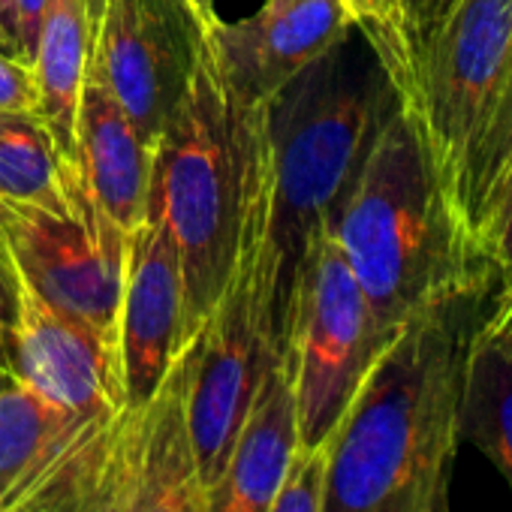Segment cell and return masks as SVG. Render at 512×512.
<instances>
[{
    "label": "cell",
    "instance_id": "cell-9",
    "mask_svg": "<svg viewBox=\"0 0 512 512\" xmlns=\"http://www.w3.org/2000/svg\"><path fill=\"white\" fill-rule=\"evenodd\" d=\"M509 55L512 0H455L413 61L407 106L425 124L449 193Z\"/></svg>",
    "mask_w": 512,
    "mask_h": 512
},
{
    "label": "cell",
    "instance_id": "cell-15",
    "mask_svg": "<svg viewBox=\"0 0 512 512\" xmlns=\"http://www.w3.org/2000/svg\"><path fill=\"white\" fill-rule=\"evenodd\" d=\"M299 452L290 368L278 362L260 383L220 476L205 488V512H269Z\"/></svg>",
    "mask_w": 512,
    "mask_h": 512
},
{
    "label": "cell",
    "instance_id": "cell-20",
    "mask_svg": "<svg viewBox=\"0 0 512 512\" xmlns=\"http://www.w3.org/2000/svg\"><path fill=\"white\" fill-rule=\"evenodd\" d=\"M512 163V55L500 73L497 91L488 103V112L473 133L455 184H452V199L458 205L461 220L467 223L470 235H476V226L494 199L506 169ZM476 241V238H473Z\"/></svg>",
    "mask_w": 512,
    "mask_h": 512
},
{
    "label": "cell",
    "instance_id": "cell-32",
    "mask_svg": "<svg viewBox=\"0 0 512 512\" xmlns=\"http://www.w3.org/2000/svg\"><path fill=\"white\" fill-rule=\"evenodd\" d=\"M13 377H16V374H13V371H10L7 365H0V389H4V386H7V383L13 380Z\"/></svg>",
    "mask_w": 512,
    "mask_h": 512
},
{
    "label": "cell",
    "instance_id": "cell-4",
    "mask_svg": "<svg viewBox=\"0 0 512 512\" xmlns=\"http://www.w3.org/2000/svg\"><path fill=\"white\" fill-rule=\"evenodd\" d=\"M266 142L269 106L235 103L202 46L196 73L154 145L148 190V211L166 220L178 247L184 344L196 338L229 281Z\"/></svg>",
    "mask_w": 512,
    "mask_h": 512
},
{
    "label": "cell",
    "instance_id": "cell-29",
    "mask_svg": "<svg viewBox=\"0 0 512 512\" xmlns=\"http://www.w3.org/2000/svg\"><path fill=\"white\" fill-rule=\"evenodd\" d=\"M0 49L22 61V43H19V7L16 0H0Z\"/></svg>",
    "mask_w": 512,
    "mask_h": 512
},
{
    "label": "cell",
    "instance_id": "cell-25",
    "mask_svg": "<svg viewBox=\"0 0 512 512\" xmlns=\"http://www.w3.org/2000/svg\"><path fill=\"white\" fill-rule=\"evenodd\" d=\"M0 109H34L37 112L34 70L7 52H0Z\"/></svg>",
    "mask_w": 512,
    "mask_h": 512
},
{
    "label": "cell",
    "instance_id": "cell-10",
    "mask_svg": "<svg viewBox=\"0 0 512 512\" xmlns=\"http://www.w3.org/2000/svg\"><path fill=\"white\" fill-rule=\"evenodd\" d=\"M356 28L344 0H266L247 19L205 28V46L223 88L241 106L272 100Z\"/></svg>",
    "mask_w": 512,
    "mask_h": 512
},
{
    "label": "cell",
    "instance_id": "cell-13",
    "mask_svg": "<svg viewBox=\"0 0 512 512\" xmlns=\"http://www.w3.org/2000/svg\"><path fill=\"white\" fill-rule=\"evenodd\" d=\"M190 368L193 341L172 362L154 398L124 413L127 512H205V488L187 428Z\"/></svg>",
    "mask_w": 512,
    "mask_h": 512
},
{
    "label": "cell",
    "instance_id": "cell-23",
    "mask_svg": "<svg viewBox=\"0 0 512 512\" xmlns=\"http://www.w3.org/2000/svg\"><path fill=\"white\" fill-rule=\"evenodd\" d=\"M323 476H326V443L317 449H302L269 512H320Z\"/></svg>",
    "mask_w": 512,
    "mask_h": 512
},
{
    "label": "cell",
    "instance_id": "cell-5",
    "mask_svg": "<svg viewBox=\"0 0 512 512\" xmlns=\"http://www.w3.org/2000/svg\"><path fill=\"white\" fill-rule=\"evenodd\" d=\"M269 208L272 133L256 169L229 281L193 338L187 428L202 488L220 476L260 383L272 365L284 362L278 356L269 317Z\"/></svg>",
    "mask_w": 512,
    "mask_h": 512
},
{
    "label": "cell",
    "instance_id": "cell-2",
    "mask_svg": "<svg viewBox=\"0 0 512 512\" xmlns=\"http://www.w3.org/2000/svg\"><path fill=\"white\" fill-rule=\"evenodd\" d=\"M500 278L416 311L380 350L326 440L320 512H377L398 491L449 476L470 338Z\"/></svg>",
    "mask_w": 512,
    "mask_h": 512
},
{
    "label": "cell",
    "instance_id": "cell-21",
    "mask_svg": "<svg viewBox=\"0 0 512 512\" xmlns=\"http://www.w3.org/2000/svg\"><path fill=\"white\" fill-rule=\"evenodd\" d=\"M356 28L368 37L374 52L380 55L386 73L392 76L401 103L413 97V58L407 43L404 0H344Z\"/></svg>",
    "mask_w": 512,
    "mask_h": 512
},
{
    "label": "cell",
    "instance_id": "cell-34",
    "mask_svg": "<svg viewBox=\"0 0 512 512\" xmlns=\"http://www.w3.org/2000/svg\"><path fill=\"white\" fill-rule=\"evenodd\" d=\"M0 52H4V49H0Z\"/></svg>",
    "mask_w": 512,
    "mask_h": 512
},
{
    "label": "cell",
    "instance_id": "cell-27",
    "mask_svg": "<svg viewBox=\"0 0 512 512\" xmlns=\"http://www.w3.org/2000/svg\"><path fill=\"white\" fill-rule=\"evenodd\" d=\"M446 494H449V476H437L398 491L377 512H437L449 500Z\"/></svg>",
    "mask_w": 512,
    "mask_h": 512
},
{
    "label": "cell",
    "instance_id": "cell-18",
    "mask_svg": "<svg viewBox=\"0 0 512 512\" xmlns=\"http://www.w3.org/2000/svg\"><path fill=\"white\" fill-rule=\"evenodd\" d=\"M85 422L88 416L58 407L19 377L0 389V512L43 476Z\"/></svg>",
    "mask_w": 512,
    "mask_h": 512
},
{
    "label": "cell",
    "instance_id": "cell-8",
    "mask_svg": "<svg viewBox=\"0 0 512 512\" xmlns=\"http://www.w3.org/2000/svg\"><path fill=\"white\" fill-rule=\"evenodd\" d=\"M88 16V76L154 148L196 73L205 22L193 0H88Z\"/></svg>",
    "mask_w": 512,
    "mask_h": 512
},
{
    "label": "cell",
    "instance_id": "cell-14",
    "mask_svg": "<svg viewBox=\"0 0 512 512\" xmlns=\"http://www.w3.org/2000/svg\"><path fill=\"white\" fill-rule=\"evenodd\" d=\"M76 169L97 211L124 235L145 220L154 148L94 76H85L79 97Z\"/></svg>",
    "mask_w": 512,
    "mask_h": 512
},
{
    "label": "cell",
    "instance_id": "cell-7",
    "mask_svg": "<svg viewBox=\"0 0 512 512\" xmlns=\"http://www.w3.org/2000/svg\"><path fill=\"white\" fill-rule=\"evenodd\" d=\"M386 344L341 244L326 235L287 350L302 449L332 437Z\"/></svg>",
    "mask_w": 512,
    "mask_h": 512
},
{
    "label": "cell",
    "instance_id": "cell-19",
    "mask_svg": "<svg viewBox=\"0 0 512 512\" xmlns=\"http://www.w3.org/2000/svg\"><path fill=\"white\" fill-rule=\"evenodd\" d=\"M70 172L34 109H0V199L70 211Z\"/></svg>",
    "mask_w": 512,
    "mask_h": 512
},
{
    "label": "cell",
    "instance_id": "cell-11",
    "mask_svg": "<svg viewBox=\"0 0 512 512\" xmlns=\"http://www.w3.org/2000/svg\"><path fill=\"white\" fill-rule=\"evenodd\" d=\"M184 281L175 238L157 211L127 235L121 293L124 410L145 407L184 350Z\"/></svg>",
    "mask_w": 512,
    "mask_h": 512
},
{
    "label": "cell",
    "instance_id": "cell-12",
    "mask_svg": "<svg viewBox=\"0 0 512 512\" xmlns=\"http://www.w3.org/2000/svg\"><path fill=\"white\" fill-rule=\"evenodd\" d=\"M10 368L31 389L76 416L124 413L118 347L91 326L46 305L28 284H22L19 296Z\"/></svg>",
    "mask_w": 512,
    "mask_h": 512
},
{
    "label": "cell",
    "instance_id": "cell-6",
    "mask_svg": "<svg viewBox=\"0 0 512 512\" xmlns=\"http://www.w3.org/2000/svg\"><path fill=\"white\" fill-rule=\"evenodd\" d=\"M0 241L22 284L121 353L127 235L97 211L76 166L70 172V211L0 199Z\"/></svg>",
    "mask_w": 512,
    "mask_h": 512
},
{
    "label": "cell",
    "instance_id": "cell-22",
    "mask_svg": "<svg viewBox=\"0 0 512 512\" xmlns=\"http://www.w3.org/2000/svg\"><path fill=\"white\" fill-rule=\"evenodd\" d=\"M476 244L488 256V263L494 266L500 287L512 290V163L488 202L479 226H476Z\"/></svg>",
    "mask_w": 512,
    "mask_h": 512
},
{
    "label": "cell",
    "instance_id": "cell-3",
    "mask_svg": "<svg viewBox=\"0 0 512 512\" xmlns=\"http://www.w3.org/2000/svg\"><path fill=\"white\" fill-rule=\"evenodd\" d=\"M329 235L386 341L425 305L497 278L458 214L419 112L407 103L377 133Z\"/></svg>",
    "mask_w": 512,
    "mask_h": 512
},
{
    "label": "cell",
    "instance_id": "cell-33",
    "mask_svg": "<svg viewBox=\"0 0 512 512\" xmlns=\"http://www.w3.org/2000/svg\"><path fill=\"white\" fill-rule=\"evenodd\" d=\"M437 512H452V509H449V500H446V503H443V506H440Z\"/></svg>",
    "mask_w": 512,
    "mask_h": 512
},
{
    "label": "cell",
    "instance_id": "cell-28",
    "mask_svg": "<svg viewBox=\"0 0 512 512\" xmlns=\"http://www.w3.org/2000/svg\"><path fill=\"white\" fill-rule=\"evenodd\" d=\"M52 0H16L19 7V43H22V64L31 67L34 61V49H37V37L46 19Z\"/></svg>",
    "mask_w": 512,
    "mask_h": 512
},
{
    "label": "cell",
    "instance_id": "cell-26",
    "mask_svg": "<svg viewBox=\"0 0 512 512\" xmlns=\"http://www.w3.org/2000/svg\"><path fill=\"white\" fill-rule=\"evenodd\" d=\"M455 0H404V22H407V43H410V58L422 52V46L431 40L443 16Z\"/></svg>",
    "mask_w": 512,
    "mask_h": 512
},
{
    "label": "cell",
    "instance_id": "cell-1",
    "mask_svg": "<svg viewBox=\"0 0 512 512\" xmlns=\"http://www.w3.org/2000/svg\"><path fill=\"white\" fill-rule=\"evenodd\" d=\"M401 94L368 37L347 40L305 67L269 106V317L287 362L302 296L323 238Z\"/></svg>",
    "mask_w": 512,
    "mask_h": 512
},
{
    "label": "cell",
    "instance_id": "cell-24",
    "mask_svg": "<svg viewBox=\"0 0 512 512\" xmlns=\"http://www.w3.org/2000/svg\"><path fill=\"white\" fill-rule=\"evenodd\" d=\"M19 296H22L19 272H16V266L10 260L4 241H0V365H7V368L13 362V335H16V323H19Z\"/></svg>",
    "mask_w": 512,
    "mask_h": 512
},
{
    "label": "cell",
    "instance_id": "cell-31",
    "mask_svg": "<svg viewBox=\"0 0 512 512\" xmlns=\"http://www.w3.org/2000/svg\"><path fill=\"white\" fill-rule=\"evenodd\" d=\"M193 7H196V13L202 16L205 28L217 19V13H214V0H193Z\"/></svg>",
    "mask_w": 512,
    "mask_h": 512
},
{
    "label": "cell",
    "instance_id": "cell-30",
    "mask_svg": "<svg viewBox=\"0 0 512 512\" xmlns=\"http://www.w3.org/2000/svg\"><path fill=\"white\" fill-rule=\"evenodd\" d=\"M94 512H127L124 509V434H121V461H118V470H115L109 488L103 491V497L97 500Z\"/></svg>",
    "mask_w": 512,
    "mask_h": 512
},
{
    "label": "cell",
    "instance_id": "cell-17",
    "mask_svg": "<svg viewBox=\"0 0 512 512\" xmlns=\"http://www.w3.org/2000/svg\"><path fill=\"white\" fill-rule=\"evenodd\" d=\"M91 61V16L88 0H52L37 49L34 85L37 115L46 121L61 157L76 166V115Z\"/></svg>",
    "mask_w": 512,
    "mask_h": 512
},
{
    "label": "cell",
    "instance_id": "cell-16",
    "mask_svg": "<svg viewBox=\"0 0 512 512\" xmlns=\"http://www.w3.org/2000/svg\"><path fill=\"white\" fill-rule=\"evenodd\" d=\"M455 434L485 452L512 488V290H497L470 338Z\"/></svg>",
    "mask_w": 512,
    "mask_h": 512
}]
</instances>
